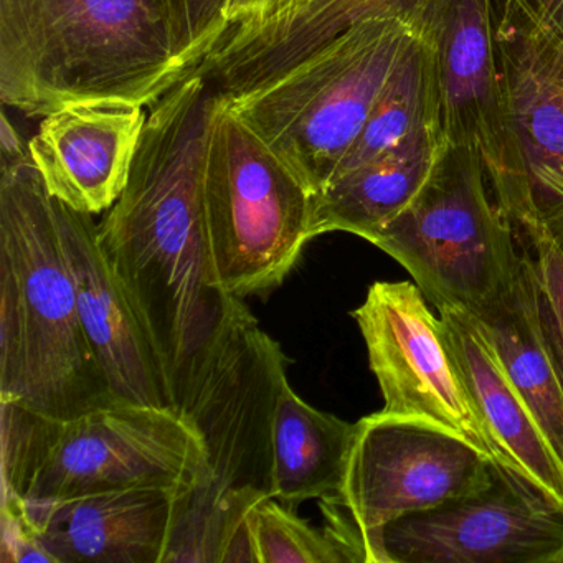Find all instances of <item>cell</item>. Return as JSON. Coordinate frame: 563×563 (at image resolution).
<instances>
[{
    "instance_id": "obj_7",
    "label": "cell",
    "mask_w": 563,
    "mask_h": 563,
    "mask_svg": "<svg viewBox=\"0 0 563 563\" xmlns=\"http://www.w3.org/2000/svg\"><path fill=\"white\" fill-rule=\"evenodd\" d=\"M312 194L219 91L206 161V212L220 285L266 296L292 272L311 236Z\"/></svg>"
},
{
    "instance_id": "obj_26",
    "label": "cell",
    "mask_w": 563,
    "mask_h": 563,
    "mask_svg": "<svg viewBox=\"0 0 563 563\" xmlns=\"http://www.w3.org/2000/svg\"><path fill=\"white\" fill-rule=\"evenodd\" d=\"M2 563H55L44 543L38 539L37 530L32 526L24 506L19 503H2Z\"/></svg>"
},
{
    "instance_id": "obj_21",
    "label": "cell",
    "mask_w": 563,
    "mask_h": 563,
    "mask_svg": "<svg viewBox=\"0 0 563 563\" xmlns=\"http://www.w3.org/2000/svg\"><path fill=\"white\" fill-rule=\"evenodd\" d=\"M355 433L357 423L311 407L286 380L273 418L272 496L291 509L335 496Z\"/></svg>"
},
{
    "instance_id": "obj_17",
    "label": "cell",
    "mask_w": 563,
    "mask_h": 563,
    "mask_svg": "<svg viewBox=\"0 0 563 563\" xmlns=\"http://www.w3.org/2000/svg\"><path fill=\"white\" fill-rule=\"evenodd\" d=\"M440 312L444 341L493 444L497 464L563 507V464L504 371L483 328L461 309Z\"/></svg>"
},
{
    "instance_id": "obj_24",
    "label": "cell",
    "mask_w": 563,
    "mask_h": 563,
    "mask_svg": "<svg viewBox=\"0 0 563 563\" xmlns=\"http://www.w3.org/2000/svg\"><path fill=\"white\" fill-rule=\"evenodd\" d=\"M230 0H167L177 55L196 74L230 32Z\"/></svg>"
},
{
    "instance_id": "obj_13",
    "label": "cell",
    "mask_w": 563,
    "mask_h": 563,
    "mask_svg": "<svg viewBox=\"0 0 563 563\" xmlns=\"http://www.w3.org/2000/svg\"><path fill=\"white\" fill-rule=\"evenodd\" d=\"M497 0H430L431 42L448 144L477 151L494 199L509 177L506 103L496 41Z\"/></svg>"
},
{
    "instance_id": "obj_27",
    "label": "cell",
    "mask_w": 563,
    "mask_h": 563,
    "mask_svg": "<svg viewBox=\"0 0 563 563\" xmlns=\"http://www.w3.org/2000/svg\"><path fill=\"white\" fill-rule=\"evenodd\" d=\"M298 0H230L227 9L230 31L263 27L289 14Z\"/></svg>"
},
{
    "instance_id": "obj_14",
    "label": "cell",
    "mask_w": 563,
    "mask_h": 563,
    "mask_svg": "<svg viewBox=\"0 0 563 563\" xmlns=\"http://www.w3.org/2000/svg\"><path fill=\"white\" fill-rule=\"evenodd\" d=\"M55 212L85 334L111 391L121 401L170 407L156 352L101 252L93 216L58 199Z\"/></svg>"
},
{
    "instance_id": "obj_2",
    "label": "cell",
    "mask_w": 563,
    "mask_h": 563,
    "mask_svg": "<svg viewBox=\"0 0 563 563\" xmlns=\"http://www.w3.org/2000/svg\"><path fill=\"white\" fill-rule=\"evenodd\" d=\"M0 400L54 418L121 401L85 334L55 199L32 159L0 173Z\"/></svg>"
},
{
    "instance_id": "obj_20",
    "label": "cell",
    "mask_w": 563,
    "mask_h": 563,
    "mask_svg": "<svg viewBox=\"0 0 563 563\" xmlns=\"http://www.w3.org/2000/svg\"><path fill=\"white\" fill-rule=\"evenodd\" d=\"M448 146L443 128H427L390 153L329 180L312 199V239L345 232L374 243L410 206Z\"/></svg>"
},
{
    "instance_id": "obj_25",
    "label": "cell",
    "mask_w": 563,
    "mask_h": 563,
    "mask_svg": "<svg viewBox=\"0 0 563 563\" xmlns=\"http://www.w3.org/2000/svg\"><path fill=\"white\" fill-rule=\"evenodd\" d=\"M517 242L532 258L543 328L563 367V246L543 229Z\"/></svg>"
},
{
    "instance_id": "obj_3",
    "label": "cell",
    "mask_w": 563,
    "mask_h": 563,
    "mask_svg": "<svg viewBox=\"0 0 563 563\" xmlns=\"http://www.w3.org/2000/svg\"><path fill=\"white\" fill-rule=\"evenodd\" d=\"M189 75L167 0H0V100L25 117L88 101L150 108Z\"/></svg>"
},
{
    "instance_id": "obj_11",
    "label": "cell",
    "mask_w": 563,
    "mask_h": 563,
    "mask_svg": "<svg viewBox=\"0 0 563 563\" xmlns=\"http://www.w3.org/2000/svg\"><path fill=\"white\" fill-rule=\"evenodd\" d=\"M352 318L384 397L382 411L456 434L497 464L444 341L441 318L430 311L417 283L375 282Z\"/></svg>"
},
{
    "instance_id": "obj_12",
    "label": "cell",
    "mask_w": 563,
    "mask_h": 563,
    "mask_svg": "<svg viewBox=\"0 0 563 563\" xmlns=\"http://www.w3.org/2000/svg\"><path fill=\"white\" fill-rule=\"evenodd\" d=\"M382 563H563V507L494 466L489 486L385 527Z\"/></svg>"
},
{
    "instance_id": "obj_9",
    "label": "cell",
    "mask_w": 563,
    "mask_h": 563,
    "mask_svg": "<svg viewBox=\"0 0 563 563\" xmlns=\"http://www.w3.org/2000/svg\"><path fill=\"white\" fill-rule=\"evenodd\" d=\"M494 464L456 434L377 411L357 421L344 483L322 499L325 526L355 562L382 563L385 527L489 486Z\"/></svg>"
},
{
    "instance_id": "obj_22",
    "label": "cell",
    "mask_w": 563,
    "mask_h": 563,
    "mask_svg": "<svg viewBox=\"0 0 563 563\" xmlns=\"http://www.w3.org/2000/svg\"><path fill=\"white\" fill-rule=\"evenodd\" d=\"M431 126H441L440 93L433 47L423 31L391 75L332 179L390 153Z\"/></svg>"
},
{
    "instance_id": "obj_29",
    "label": "cell",
    "mask_w": 563,
    "mask_h": 563,
    "mask_svg": "<svg viewBox=\"0 0 563 563\" xmlns=\"http://www.w3.org/2000/svg\"><path fill=\"white\" fill-rule=\"evenodd\" d=\"M527 2L545 24L563 35V0H527Z\"/></svg>"
},
{
    "instance_id": "obj_10",
    "label": "cell",
    "mask_w": 563,
    "mask_h": 563,
    "mask_svg": "<svg viewBox=\"0 0 563 563\" xmlns=\"http://www.w3.org/2000/svg\"><path fill=\"white\" fill-rule=\"evenodd\" d=\"M509 177L497 206L517 240L547 230L563 246V35L527 0H497Z\"/></svg>"
},
{
    "instance_id": "obj_23",
    "label": "cell",
    "mask_w": 563,
    "mask_h": 563,
    "mask_svg": "<svg viewBox=\"0 0 563 563\" xmlns=\"http://www.w3.org/2000/svg\"><path fill=\"white\" fill-rule=\"evenodd\" d=\"M252 539L256 563L351 562L328 527L314 529L275 497L253 509Z\"/></svg>"
},
{
    "instance_id": "obj_5",
    "label": "cell",
    "mask_w": 563,
    "mask_h": 563,
    "mask_svg": "<svg viewBox=\"0 0 563 563\" xmlns=\"http://www.w3.org/2000/svg\"><path fill=\"white\" fill-rule=\"evenodd\" d=\"M2 503L45 504L124 487L183 496L206 473L199 431L170 407L117 401L71 418L0 400Z\"/></svg>"
},
{
    "instance_id": "obj_4",
    "label": "cell",
    "mask_w": 563,
    "mask_h": 563,
    "mask_svg": "<svg viewBox=\"0 0 563 563\" xmlns=\"http://www.w3.org/2000/svg\"><path fill=\"white\" fill-rule=\"evenodd\" d=\"M288 358L243 306L220 332L177 411L206 446L202 479L176 497L163 563H225L272 496V431Z\"/></svg>"
},
{
    "instance_id": "obj_18",
    "label": "cell",
    "mask_w": 563,
    "mask_h": 563,
    "mask_svg": "<svg viewBox=\"0 0 563 563\" xmlns=\"http://www.w3.org/2000/svg\"><path fill=\"white\" fill-rule=\"evenodd\" d=\"M430 0H298L289 14L250 31H230L200 74L236 93L298 64L351 25L371 18L404 15L424 21Z\"/></svg>"
},
{
    "instance_id": "obj_16",
    "label": "cell",
    "mask_w": 563,
    "mask_h": 563,
    "mask_svg": "<svg viewBox=\"0 0 563 563\" xmlns=\"http://www.w3.org/2000/svg\"><path fill=\"white\" fill-rule=\"evenodd\" d=\"M177 494L124 487L45 504H22L55 563H163Z\"/></svg>"
},
{
    "instance_id": "obj_19",
    "label": "cell",
    "mask_w": 563,
    "mask_h": 563,
    "mask_svg": "<svg viewBox=\"0 0 563 563\" xmlns=\"http://www.w3.org/2000/svg\"><path fill=\"white\" fill-rule=\"evenodd\" d=\"M473 316L563 464V367L543 328L526 246L510 282Z\"/></svg>"
},
{
    "instance_id": "obj_1",
    "label": "cell",
    "mask_w": 563,
    "mask_h": 563,
    "mask_svg": "<svg viewBox=\"0 0 563 563\" xmlns=\"http://www.w3.org/2000/svg\"><path fill=\"white\" fill-rule=\"evenodd\" d=\"M219 101L196 71L151 107L130 179L98 242L156 352L177 411L220 332L243 308L220 285L206 212V161Z\"/></svg>"
},
{
    "instance_id": "obj_6",
    "label": "cell",
    "mask_w": 563,
    "mask_h": 563,
    "mask_svg": "<svg viewBox=\"0 0 563 563\" xmlns=\"http://www.w3.org/2000/svg\"><path fill=\"white\" fill-rule=\"evenodd\" d=\"M424 21L385 15L357 22L227 104L318 196L364 130Z\"/></svg>"
},
{
    "instance_id": "obj_15",
    "label": "cell",
    "mask_w": 563,
    "mask_h": 563,
    "mask_svg": "<svg viewBox=\"0 0 563 563\" xmlns=\"http://www.w3.org/2000/svg\"><path fill=\"white\" fill-rule=\"evenodd\" d=\"M147 113L140 104L88 101L47 114L29 154L55 199L78 212L111 209L130 179Z\"/></svg>"
},
{
    "instance_id": "obj_8",
    "label": "cell",
    "mask_w": 563,
    "mask_h": 563,
    "mask_svg": "<svg viewBox=\"0 0 563 563\" xmlns=\"http://www.w3.org/2000/svg\"><path fill=\"white\" fill-rule=\"evenodd\" d=\"M517 243L481 154L448 146L410 206L372 245L410 273L437 311L474 314L512 278L520 260Z\"/></svg>"
},
{
    "instance_id": "obj_28",
    "label": "cell",
    "mask_w": 563,
    "mask_h": 563,
    "mask_svg": "<svg viewBox=\"0 0 563 563\" xmlns=\"http://www.w3.org/2000/svg\"><path fill=\"white\" fill-rule=\"evenodd\" d=\"M0 153H2V167L14 166L31 159L29 146H24L18 130L12 126L5 113L0 121Z\"/></svg>"
}]
</instances>
